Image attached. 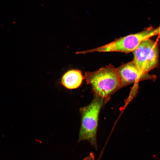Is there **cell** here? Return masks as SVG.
Returning a JSON list of instances; mask_svg holds the SVG:
<instances>
[{"mask_svg":"<svg viewBox=\"0 0 160 160\" xmlns=\"http://www.w3.org/2000/svg\"><path fill=\"white\" fill-rule=\"evenodd\" d=\"M84 78L96 95L104 99L118 90L120 84L117 69L110 64L93 72H86Z\"/></svg>","mask_w":160,"mask_h":160,"instance_id":"6da1fadb","label":"cell"},{"mask_svg":"<svg viewBox=\"0 0 160 160\" xmlns=\"http://www.w3.org/2000/svg\"><path fill=\"white\" fill-rule=\"evenodd\" d=\"M158 34L157 28H149L140 32L121 37L100 47L81 51V54L95 52H132L144 40Z\"/></svg>","mask_w":160,"mask_h":160,"instance_id":"7a4b0ae2","label":"cell"},{"mask_svg":"<svg viewBox=\"0 0 160 160\" xmlns=\"http://www.w3.org/2000/svg\"><path fill=\"white\" fill-rule=\"evenodd\" d=\"M158 30V35L160 36V25L157 28Z\"/></svg>","mask_w":160,"mask_h":160,"instance_id":"52a82bcc","label":"cell"},{"mask_svg":"<svg viewBox=\"0 0 160 160\" xmlns=\"http://www.w3.org/2000/svg\"><path fill=\"white\" fill-rule=\"evenodd\" d=\"M116 68L120 80L119 89L140 81H154L156 79L154 75L142 73L133 61L122 64Z\"/></svg>","mask_w":160,"mask_h":160,"instance_id":"5b68a950","label":"cell"},{"mask_svg":"<svg viewBox=\"0 0 160 160\" xmlns=\"http://www.w3.org/2000/svg\"><path fill=\"white\" fill-rule=\"evenodd\" d=\"M84 78V77L80 71L77 69L70 70L62 76L60 83L66 88L73 89L80 86Z\"/></svg>","mask_w":160,"mask_h":160,"instance_id":"8992f818","label":"cell"},{"mask_svg":"<svg viewBox=\"0 0 160 160\" xmlns=\"http://www.w3.org/2000/svg\"><path fill=\"white\" fill-rule=\"evenodd\" d=\"M132 61L143 74L156 68L158 65L159 50L156 42L151 38L143 41L132 52Z\"/></svg>","mask_w":160,"mask_h":160,"instance_id":"277c9868","label":"cell"},{"mask_svg":"<svg viewBox=\"0 0 160 160\" xmlns=\"http://www.w3.org/2000/svg\"><path fill=\"white\" fill-rule=\"evenodd\" d=\"M104 99L96 95L88 105L80 109L81 123L79 140H87L96 146V133L99 113Z\"/></svg>","mask_w":160,"mask_h":160,"instance_id":"3957f363","label":"cell"}]
</instances>
